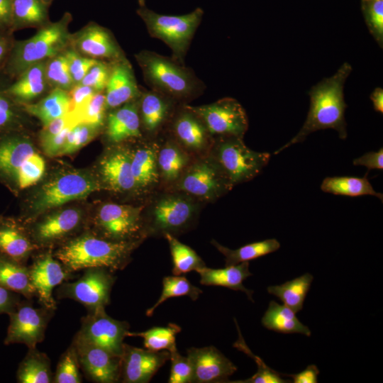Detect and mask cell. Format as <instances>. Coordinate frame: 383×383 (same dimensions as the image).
<instances>
[{"label": "cell", "mask_w": 383, "mask_h": 383, "mask_svg": "<svg viewBox=\"0 0 383 383\" xmlns=\"http://www.w3.org/2000/svg\"><path fill=\"white\" fill-rule=\"evenodd\" d=\"M200 277V283L206 286H220L246 294L253 301L252 290L245 288L243 281L252 274L249 270V262H243L235 265L225 266L224 268L213 269L206 266L196 271Z\"/></svg>", "instance_id": "obj_30"}, {"label": "cell", "mask_w": 383, "mask_h": 383, "mask_svg": "<svg viewBox=\"0 0 383 383\" xmlns=\"http://www.w3.org/2000/svg\"><path fill=\"white\" fill-rule=\"evenodd\" d=\"M45 171L43 157L35 152L19 169L13 188L14 192L23 190L35 184L41 179Z\"/></svg>", "instance_id": "obj_44"}, {"label": "cell", "mask_w": 383, "mask_h": 383, "mask_svg": "<svg viewBox=\"0 0 383 383\" xmlns=\"http://www.w3.org/2000/svg\"><path fill=\"white\" fill-rule=\"evenodd\" d=\"M72 15L66 12L55 22L40 27L32 37L14 40L8 59L1 72L13 80L33 65L46 60L65 50L70 45L69 24Z\"/></svg>", "instance_id": "obj_4"}, {"label": "cell", "mask_w": 383, "mask_h": 383, "mask_svg": "<svg viewBox=\"0 0 383 383\" xmlns=\"http://www.w3.org/2000/svg\"><path fill=\"white\" fill-rule=\"evenodd\" d=\"M351 65L344 62L331 77L324 78L309 91L310 108L302 127L289 142L277 150V155L284 149L303 142L311 133L325 129L335 130L340 139L347 138L344 100V85L352 72Z\"/></svg>", "instance_id": "obj_1"}, {"label": "cell", "mask_w": 383, "mask_h": 383, "mask_svg": "<svg viewBox=\"0 0 383 383\" xmlns=\"http://www.w3.org/2000/svg\"><path fill=\"white\" fill-rule=\"evenodd\" d=\"M98 177L104 189L116 194L135 196L131 172V150L128 144L111 145L99 162Z\"/></svg>", "instance_id": "obj_15"}, {"label": "cell", "mask_w": 383, "mask_h": 383, "mask_svg": "<svg viewBox=\"0 0 383 383\" xmlns=\"http://www.w3.org/2000/svg\"><path fill=\"white\" fill-rule=\"evenodd\" d=\"M140 6H145V0H138Z\"/></svg>", "instance_id": "obj_60"}, {"label": "cell", "mask_w": 383, "mask_h": 383, "mask_svg": "<svg viewBox=\"0 0 383 383\" xmlns=\"http://www.w3.org/2000/svg\"><path fill=\"white\" fill-rule=\"evenodd\" d=\"M72 343L75 348L80 368L87 379L97 383H116L121 381L120 356L76 336Z\"/></svg>", "instance_id": "obj_18"}, {"label": "cell", "mask_w": 383, "mask_h": 383, "mask_svg": "<svg viewBox=\"0 0 383 383\" xmlns=\"http://www.w3.org/2000/svg\"><path fill=\"white\" fill-rule=\"evenodd\" d=\"M163 238L168 243L172 260V274L182 275L206 267L200 256L189 246L180 242L175 236L166 233Z\"/></svg>", "instance_id": "obj_39"}, {"label": "cell", "mask_w": 383, "mask_h": 383, "mask_svg": "<svg viewBox=\"0 0 383 383\" xmlns=\"http://www.w3.org/2000/svg\"><path fill=\"white\" fill-rule=\"evenodd\" d=\"M21 295L0 286V314L9 313L21 301Z\"/></svg>", "instance_id": "obj_55"}, {"label": "cell", "mask_w": 383, "mask_h": 383, "mask_svg": "<svg viewBox=\"0 0 383 383\" xmlns=\"http://www.w3.org/2000/svg\"><path fill=\"white\" fill-rule=\"evenodd\" d=\"M143 242L111 241L87 231L60 244L53 255L72 274L93 267L114 272L128 265L131 254Z\"/></svg>", "instance_id": "obj_2"}, {"label": "cell", "mask_w": 383, "mask_h": 383, "mask_svg": "<svg viewBox=\"0 0 383 383\" xmlns=\"http://www.w3.org/2000/svg\"><path fill=\"white\" fill-rule=\"evenodd\" d=\"M170 357L167 350L152 351L124 343L121 356V382L148 383Z\"/></svg>", "instance_id": "obj_21"}, {"label": "cell", "mask_w": 383, "mask_h": 383, "mask_svg": "<svg viewBox=\"0 0 383 383\" xmlns=\"http://www.w3.org/2000/svg\"><path fill=\"white\" fill-rule=\"evenodd\" d=\"M313 279L311 274L305 273L280 285L270 286L267 290L269 294L278 297L285 306L297 313L303 308Z\"/></svg>", "instance_id": "obj_38"}, {"label": "cell", "mask_w": 383, "mask_h": 383, "mask_svg": "<svg viewBox=\"0 0 383 383\" xmlns=\"http://www.w3.org/2000/svg\"><path fill=\"white\" fill-rule=\"evenodd\" d=\"M370 99L374 111L383 113V89L380 87L375 88L370 95Z\"/></svg>", "instance_id": "obj_59"}, {"label": "cell", "mask_w": 383, "mask_h": 383, "mask_svg": "<svg viewBox=\"0 0 383 383\" xmlns=\"http://www.w3.org/2000/svg\"><path fill=\"white\" fill-rule=\"evenodd\" d=\"M97 175L82 170H68L50 178L37 190L29 201L28 216L35 218L70 201L82 199L103 190Z\"/></svg>", "instance_id": "obj_6"}, {"label": "cell", "mask_w": 383, "mask_h": 383, "mask_svg": "<svg viewBox=\"0 0 383 383\" xmlns=\"http://www.w3.org/2000/svg\"><path fill=\"white\" fill-rule=\"evenodd\" d=\"M135 57L152 89L176 102L191 100L202 90V82L194 72L173 58L149 50H142Z\"/></svg>", "instance_id": "obj_5"}, {"label": "cell", "mask_w": 383, "mask_h": 383, "mask_svg": "<svg viewBox=\"0 0 383 383\" xmlns=\"http://www.w3.org/2000/svg\"><path fill=\"white\" fill-rule=\"evenodd\" d=\"M170 123L169 135L192 157L208 154L214 138L187 104L174 112Z\"/></svg>", "instance_id": "obj_16"}, {"label": "cell", "mask_w": 383, "mask_h": 383, "mask_svg": "<svg viewBox=\"0 0 383 383\" xmlns=\"http://www.w3.org/2000/svg\"><path fill=\"white\" fill-rule=\"evenodd\" d=\"M94 125L80 123L70 130L58 157L72 154L91 142L101 131Z\"/></svg>", "instance_id": "obj_45"}, {"label": "cell", "mask_w": 383, "mask_h": 383, "mask_svg": "<svg viewBox=\"0 0 383 383\" xmlns=\"http://www.w3.org/2000/svg\"><path fill=\"white\" fill-rule=\"evenodd\" d=\"M96 92L89 86L81 83L75 84L69 91V113L74 117L85 106Z\"/></svg>", "instance_id": "obj_53"}, {"label": "cell", "mask_w": 383, "mask_h": 383, "mask_svg": "<svg viewBox=\"0 0 383 383\" xmlns=\"http://www.w3.org/2000/svg\"><path fill=\"white\" fill-rule=\"evenodd\" d=\"M0 286L30 299L35 291L25 263L0 254Z\"/></svg>", "instance_id": "obj_31"}, {"label": "cell", "mask_w": 383, "mask_h": 383, "mask_svg": "<svg viewBox=\"0 0 383 383\" xmlns=\"http://www.w3.org/2000/svg\"><path fill=\"white\" fill-rule=\"evenodd\" d=\"M48 6L41 0H12L11 31L48 23Z\"/></svg>", "instance_id": "obj_36"}, {"label": "cell", "mask_w": 383, "mask_h": 383, "mask_svg": "<svg viewBox=\"0 0 383 383\" xmlns=\"http://www.w3.org/2000/svg\"><path fill=\"white\" fill-rule=\"evenodd\" d=\"M80 365L74 346L71 345L61 355L53 377L54 383H81Z\"/></svg>", "instance_id": "obj_46"}, {"label": "cell", "mask_w": 383, "mask_h": 383, "mask_svg": "<svg viewBox=\"0 0 383 383\" xmlns=\"http://www.w3.org/2000/svg\"><path fill=\"white\" fill-rule=\"evenodd\" d=\"M110 72L111 64L98 60L82 79L81 84L90 87L96 92L104 91Z\"/></svg>", "instance_id": "obj_52"}, {"label": "cell", "mask_w": 383, "mask_h": 383, "mask_svg": "<svg viewBox=\"0 0 383 383\" xmlns=\"http://www.w3.org/2000/svg\"><path fill=\"white\" fill-rule=\"evenodd\" d=\"M188 106L199 116L213 138H243L248 129L245 110L235 99L226 97L208 104Z\"/></svg>", "instance_id": "obj_12"}, {"label": "cell", "mask_w": 383, "mask_h": 383, "mask_svg": "<svg viewBox=\"0 0 383 383\" xmlns=\"http://www.w3.org/2000/svg\"><path fill=\"white\" fill-rule=\"evenodd\" d=\"M323 192L335 195L348 196H358L363 195L374 196L382 201L383 195L376 192L369 179L367 174L363 177H328L321 184Z\"/></svg>", "instance_id": "obj_37"}, {"label": "cell", "mask_w": 383, "mask_h": 383, "mask_svg": "<svg viewBox=\"0 0 383 383\" xmlns=\"http://www.w3.org/2000/svg\"><path fill=\"white\" fill-rule=\"evenodd\" d=\"M143 204L132 205L106 202L96 210L89 231L116 242L145 240L142 212Z\"/></svg>", "instance_id": "obj_9"}, {"label": "cell", "mask_w": 383, "mask_h": 383, "mask_svg": "<svg viewBox=\"0 0 383 383\" xmlns=\"http://www.w3.org/2000/svg\"><path fill=\"white\" fill-rule=\"evenodd\" d=\"M55 309L43 306L35 308L30 301H20L8 313L9 324L4 343L6 345L22 343L28 348H36L44 340L45 333Z\"/></svg>", "instance_id": "obj_13"}, {"label": "cell", "mask_w": 383, "mask_h": 383, "mask_svg": "<svg viewBox=\"0 0 383 383\" xmlns=\"http://www.w3.org/2000/svg\"><path fill=\"white\" fill-rule=\"evenodd\" d=\"M211 243L225 257V266L249 262L275 252L280 248L279 242L275 238L248 243L235 250L222 245L214 239L211 240Z\"/></svg>", "instance_id": "obj_35"}, {"label": "cell", "mask_w": 383, "mask_h": 383, "mask_svg": "<svg viewBox=\"0 0 383 383\" xmlns=\"http://www.w3.org/2000/svg\"><path fill=\"white\" fill-rule=\"evenodd\" d=\"M157 161L160 189H170L177 182L194 157L170 135L157 138Z\"/></svg>", "instance_id": "obj_27"}, {"label": "cell", "mask_w": 383, "mask_h": 383, "mask_svg": "<svg viewBox=\"0 0 383 383\" xmlns=\"http://www.w3.org/2000/svg\"><path fill=\"white\" fill-rule=\"evenodd\" d=\"M193 368L192 382H227L237 367L213 346L190 348L187 355Z\"/></svg>", "instance_id": "obj_23"}, {"label": "cell", "mask_w": 383, "mask_h": 383, "mask_svg": "<svg viewBox=\"0 0 383 383\" xmlns=\"http://www.w3.org/2000/svg\"><path fill=\"white\" fill-rule=\"evenodd\" d=\"M70 46L81 55L96 60L113 62L125 57L111 32L95 23L72 34Z\"/></svg>", "instance_id": "obj_22"}, {"label": "cell", "mask_w": 383, "mask_h": 383, "mask_svg": "<svg viewBox=\"0 0 383 383\" xmlns=\"http://www.w3.org/2000/svg\"><path fill=\"white\" fill-rule=\"evenodd\" d=\"M6 85H0V135L21 131V113L20 106L4 91Z\"/></svg>", "instance_id": "obj_47"}, {"label": "cell", "mask_w": 383, "mask_h": 383, "mask_svg": "<svg viewBox=\"0 0 383 383\" xmlns=\"http://www.w3.org/2000/svg\"><path fill=\"white\" fill-rule=\"evenodd\" d=\"M39 249L21 219L0 216V254L25 263Z\"/></svg>", "instance_id": "obj_28"}, {"label": "cell", "mask_w": 383, "mask_h": 383, "mask_svg": "<svg viewBox=\"0 0 383 383\" xmlns=\"http://www.w3.org/2000/svg\"><path fill=\"white\" fill-rule=\"evenodd\" d=\"M11 23L12 0H0V30L11 31Z\"/></svg>", "instance_id": "obj_58"}, {"label": "cell", "mask_w": 383, "mask_h": 383, "mask_svg": "<svg viewBox=\"0 0 383 383\" xmlns=\"http://www.w3.org/2000/svg\"><path fill=\"white\" fill-rule=\"evenodd\" d=\"M46 60L33 65L11 83L6 84L5 93L18 104L30 103L40 96L48 86L45 78Z\"/></svg>", "instance_id": "obj_29"}, {"label": "cell", "mask_w": 383, "mask_h": 383, "mask_svg": "<svg viewBox=\"0 0 383 383\" xmlns=\"http://www.w3.org/2000/svg\"><path fill=\"white\" fill-rule=\"evenodd\" d=\"M354 165H362L366 167L368 170L383 169V148L378 151L368 152L362 156L353 160Z\"/></svg>", "instance_id": "obj_54"}, {"label": "cell", "mask_w": 383, "mask_h": 383, "mask_svg": "<svg viewBox=\"0 0 383 383\" xmlns=\"http://www.w3.org/2000/svg\"><path fill=\"white\" fill-rule=\"evenodd\" d=\"M157 139L137 140L131 150V172L135 181V196L145 200L160 189L157 161Z\"/></svg>", "instance_id": "obj_19"}, {"label": "cell", "mask_w": 383, "mask_h": 383, "mask_svg": "<svg viewBox=\"0 0 383 383\" xmlns=\"http://www.w3.org/2000/svg\"><path fill=\"white\" fill-rule=\"evenodd\" d=\"M171 370L169 383H190L193 379V368L189 358L182 355L177 348L170 352Z\"/></svg>", "instance_id": "obj_50"}, {"label": "cell", "mask_w": 383, "mask_h": 383, "mask_svg": "<svg viewBox=\"0 0 383 383\" xmlns=\"http://www.w3.org/2000/svg\"><path fill=\"white\" fill-rule=\"evenodd\" d=\"M45 78L48 84L53 89L69 91L75 85L70 73L65 50L46 60Z\"/></svg>", "instance_id": "obj_42"}, {"label": "cell", "mask_w": 383, "mask_h": 383, "mask_svg": "<svg viewBox=\"0 0 383 383\" xmlns=\"http://www.w3.org/2000/svg\"><path fill=\"white\" fill-rule=\"evenodd\" d=\"M233 188L207 154L194 157L170 189L187 193L204 204H207L215 202Z\"/></svg>", "instance_id": "obj_10"}, {"label": "cell", "mask_w": 383, "mask_h": 383, "mask_svg": "<svg viewBox=\"0 0 383 383\" xmlns=\"http://www.w3.org/2000/svg\"><path fill=\"white\" fill-rule=\"evenodd\" d=\"M295 312L287 306L271 301L262 318L263 326L280 333H301L306 336L311 334L309 327L299 321Z\"/></svg>", "instance_id": "obj_33"}, {"label": "cell", "mask_w": 383, "mask_h": 383, "mask_svg": "<svg viewBox=\"0 0 383 383\" xmlns=\"http://www.w3.org/2000/svg\"><path fill=\"white\" fill-rule=\"evenodd\" d=\"M45 5L48 6L52 0H41Z\"/></svg>", "instance_id": "obj_61"}, {"label": "cell", "mask_w": 383, "mask_h": 383, "mask_svg": "<svg viewBox=\"0 0 383 383\" xmlns=\"http://www.w3.org/2000/svg\"><path fill=\"white\" fill-rule=\"evenodd\" d=\"M82 223L80 210L69 208L45 215L32 226L26 225L33 242L40 248L65 242L74 237Z\"/></svg>", "instance_id": "obj_17"}, {"label": "cell", "mask_w": 383, "mask_h": 383, "mask_svg": "<svg viewBox=\"0 0 383 383\" xmlns=\"http://www.w3.org/2000/svg\"><path fill=\"white\" fill-rule=\"evenodd\" d=\"M208 155L233 187L259 175L270 159V153L252 150L235 136L214 138Z\"/></svg>", "instance_id": "obj_7"}, {"label": "cell", "mask_w": 383, "mask_h": 383, "mask_svg": "<svg viewBox=\"0 0 383 383\" xmlns=\"http://www.w3.org/2000/svg\"><path fill=\"white\" fill-rule=\"evenodd\" d=\"M28 267L30 282L40 305L55 310L56 302L52 291L55 287L71 279L72 274L68 272L54 257L51 248L36 256Z\"/></svg>", "instance_id": "obj_20"}, {"label": "cell", "mask_w": 383, "mask_h": 383, "mask_svg": "<svg viewBox=\"0 0 383 383\" xmlns=\"http://www.w3.org/2000/svg\"><path fill=\"white\" fill-rule=\"evenodd\" d=\"M176 101L152 89L141 91L139 97V116L142 132L146 138L157 139L174 113Z\"/></svg>", "instance_id": "obj_24"}, {"label": "cell", "mask_w": 383, "mask_h": 383, "mask_svg": "<svg viewBox=\"0 0 383 383\" xmlns=\"http://www.w3.org/2000/svg\"><path fill=\"white\" fill-rule=\"evenodd\" d=\"M235 322L236 327L238 332V338L236 342L233 344V347L236 348L238 350L245 353L246 355L252 357L257 365V372L252 376L251 377L242 380V381H234L230 382L235 383H286L291 382L289 380H285L280 377V374L274 370L269 367L263 360L258 356L254 355L252 351L249 349L246 345L242 334L240 333V328L238 326V323L234 319Z\"/></svg>", "instance_id": "obj_43"}, {"label": "cell", "mask_w": 383, "mask_h": 383, "mask_svg": "<svg viewBox=\"0 0 383 383\" xmlns=\"http://www.w3.org/2000/svg\"><path fill=\"white\" fill-rule=\"evenodd\" d=\"M318 374V367L314 365H310L299 373L282 375L292 377L294 383H316Z\"/></svg>", "instance_id": "obj_57"}, {"label": "cell", "mask_w": 383, "mask_h": 383, "mask_svg": "<svg viewBox=\"0 0 383 383\" xmlns=\"http://www.w3.org/2000/svg\"><path fill=\"white\" fill-rule=\"evenodd\" d=\"M104 128L106 140L111 145L145 138L139 116V98L109 111Z\"/></svg>", "instance_id": "obj_25"}, {"label": "cell", "mask_w": 383, "mask_h": 383, "mask_svg": "<svg viewBox=\"0 0 383 383\" xmlns=\"http://www.w3.org/2000/svg\"><path fill=\"white\" fill-rule=\"evenodd\" d=\"M70 73L75 84L81 83L89 69L98 60L86 57L70 46L65 50Z\"/></svg>", "instance_id": "obj_51"}, {"label": "cell", "mask_w": 383, "mask_h": 383, "mask_svg": "<svg viewBox=\"0 0 383 383\" xmlns=\"http://www.w3.org/2000/svg\"><path fill=\"white\" fill-rule=\"evenodd\" d=\"M205 204L177 190L159 189L143 202L142 212L146 238L175 237L190 230L197 222Z\"/></svg>", "instance_id": "obj_3"}, {"label": "cell", "mask_w": 383, "mask_h": 383, "mask_svg": "<svg viewBox=\"0 0 383 383\" xmlns=\"http://www.w3.org/2000/svg\"><path fill=\"white\" fill-rule=\"evenodd\" d=\"M181 330L179 326L170 323L165 327H152L143 332L128 331L127 336L143 338L144 347L150 350L171 352L177 348L176 336Z\"/></svg>", "instance_id": "obj_40"}, {"label": "cell", "mask_w": 383, "mask_h": 383, "mask_svg": "<svg viewBox=\"0 0 383 383\" xmlns=\"http://www.w3.org/2000/svg\"><path fill=\"white\" fill-rule=\"evenodd\" d=\"M12 33L11 30H0V72L8 59L14 42Z\"/></svg>", "instance_id": "obj_56"}, {"label": "cell", "mask_w": 383, "mask_h": 383, "mask_svg": "<svg viewBox=\"0 0 383 383\" xmlns=\"http://www.w3.org/2000/svg\"><path fill=\"white\" fill-rule=\"evenodd\" d=\"M106 112L104 91L97 92L74 117V119L77 123H89L103 128L105 125Z\"/></svg>", "instance_id": "obj_48"}, {"label": "cell", "mask_w": 383, "mask_h": 383, "mask_svg": "<svg viewBox=\"0 0 383 383\" xmlns=\"http://www.w3.org/2000/svg\"><path fill=\"white\" fill-rule=\"evenodd\" d=\"M18 105L23 111L39 119L44 126L69 112L70 97L67 91L52 89L46 96L35 104Z\"/></svg>", "instance_id": "obj_32"}, {"label": "cell", "mask_w": 383, "mask_h": 383, "mask_svg": "<svg viewBox=\"0 0 383 383\" xmlns=\"http://www.w3.org/2000/svg\"><path fill=\"white\" fill-rule=\"evenodd\" d=\"M113 273L101 267L86 269L77 280L62 283L57 290V297L73 299L84 306L88 311L105 308L110 302L116 278Z\"/></svg>", "instance_id": "obj_11"}, {"label": "cell", "mask_w": 383, "mask_h": 383, "mask_svg": "<svg viewBox=\"0 0 383 383\" xmlns=\"http://www.w3.org/2000/svg\"><path fill=\"white\" fill-rule=\"evenodd\" d=\"M137 13L145 23L150 35L164 42L171 49L172 58L182 63L201 22L203 9L198 7L189 13L170 16L140 6Z\"/></svg>", "instance_id": "obj_8"}, {"label": "cell", "mask_w": 383, "mask_h": 383, "mask_svg": "<svg viewBox=\"0 0 383 383\" xmlns=\"http://www.w3.org/2000/svg\"><path fill=\"white\" fill-rule=\"evenodd\" d=\"M365 21L369 32L380 48L383 45V0H361Z\"/></svg>", "instance_id": "obj_49"}, {"label": "cell", "mask_w": 383, "mask_h": 383, "mask_svg": "<svg viewBox=\"0 0 383 383\" xmlns=\"http://www.w3.org/2000/svg\"><path fill=\"white\" fill-rule=\"evenodd\" d=\"M140 94L129 61L123 57L112 62L104 90L107 111L138 99Z\"/></svg>", "instance_id": "obj_26"}, {"label": "cell", "mask_w": 383, "mask_h": 383, "mask_svg": "<svg viewBox=\"0 0 383 383\" xmlns=\"http://www.w3.org/2000/svg\"><path fill=\"white\" fill-rule=\"evenodd\" d=\"M202 292L184 276H166L162 279V289L159 299L146 311L145 314L148 317L152 316L155 309L168 299L187 296L196 301Z\"/></svg>", "instance_id": "obj_41"}, {"label": "cell", "mask_w": 383, "mask_h": 383, "mask_svg": "<svg viewBox=\"0 0 383 383\" xmlns=\"http://www.w3.org/2000/svg\"><path fill=\"white\" fill-rule=\"evenodd\" d=\"M19 383H50L53 377L48 356L36 348L28 351L20 362L16 372Z\"/></svg>", "instance_id": "obj_34"}, {"label": "cell", "mask_w": 383, "mask_h": 383, "mask_svg": "<svg viewBox=\"0 0 383 383\" xmlns=\"http://www.w3.org/2000/svg\"><path fill=\"white\" fill-rule=\"evenodd\" d=\"M129 327L128 322L114 319L106 313L105 308H99L82 317L75 336L121 357Z\"/></svg>", "instance_id": "obj_14"}]
</instances>
